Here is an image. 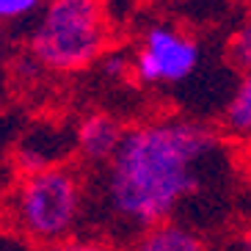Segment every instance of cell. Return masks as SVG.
I'll return each instance as SVG.
<instances>
[{"instance_id": "7c38bea8", "label": "cell", "mask_w": 251, "mask_h": 251, "mask_svg": "<svg viewBox=\"0 0 251 251\" xmlns=\"http://www.w3.org/2000/svg\"><path fill=\"white\" fill-rule=\"evenodd\" d=\"M229 251H251V226L246 229V232H240V235L232 240Z\"/></svg>"}, {"instance_id": "277c9868", "label": "cell", "mask_w": 251, "mask_h": 251, "mask_svg": "<svg viewBox=\"0 0 251 251\" xmlns=\"http://www.w3.org/2000/svg\"><path fill=\"white\" fill-rule=\"evenodd\" d=\"M201 50L191 36L169 25H152L133 55V75L141 83H179L196 72Z\"/></svg>"}, {"instance_id": "5b68a950", "label": "cell", "mask_w": 251, "mask_h": 251, "mask_svg": "<svg viewBox=\"0 0 251 251\" xmlns=\"http://www.w3.org/2000/svg\"><path fill=\"white\" fill-rule=\"evenodd\" d=\"M72 144L77 147V141H69L64 130L36 127V130L25 133V138L17 144L14 163L25 177L42 174V171H50V169H61V160L69 155Z\"/></svg>"}, {"instance_id": "9c48e42d", "label": "cell", "mask_w": 251, "mask_h": 251, "mask_svg": "<svg viewBox=\"0 0 251 251\" xmlns=\"http://www.w3.org/2000/svg\"><path fill=\"white\" fill-rule=\"evenodd\" d=\"M229 61L237 69L251 72V17L235 30V36L229 42Z\"/></svg>"}, {"instance_id": "3957f363", "label": "cell", "mask_w": 251, "mask_h": 251, "mask_svg": "<svg viewBox=\"0 0 251 251\" xmlns=\"http://www.w3.org/2000/svg\"><path fill=\"white\" fill-rule=\"evenodd\" d=\"M83 210L80 177L69 169H50L30 174L20 182L14 196V221L39 243H64Z\"/></svg>"}, {"instance_id": "4fadbf2b", "label": "cell", "mask_w": 251, "mask_h": 251, "mask_svg": "<svg viewBox=\"0 0 251 251\" xmlns=\"http://www.w3.org/2000/svg\"><path fill=\"white\" fill-rule=\"evenodd\" d=\"M45 251H80V243H69V240H64V243H55V246H47Z\"/></svg>"}, {"instance_id": "8fae6325", "label": "cell", "mask_w": 251, "mask_h": 251, "mask_svg": "<svg viewBox=\"0 0 251 251\" xmlns=\"http://www.w3.org/2000/svg\"><path fill=\"white\" fill-rule=\"evenodd\" d=\"M97 64H100V69H102L105 77H111V80L125 77V75L133 69V61L127 58L125 52H108V55H102Z\"/></svg>"}, {"instance_id": "52a82bcc", "label": "cell", "mask_w": 251, "mask_h": 251, "mask_svg": "<svg viewBox=\"0 0 251 251\" xmlns=\"http://www.w3.org/2000/svg\"><path fill=\"white\" fill-rule=\"evenodd\" d=\"M133 251H207V246L196 229L177 221H166L141 232Z\"/></svg>"}, {"instance_id": "7a4b0ae2", "label": "cell", "mask_w": 251, "mask_h": 251, "mask_svg": "<svg viewBox=\"0 0 251 251\" xmlns=\"http://www.w3.org/2000/svg\"><path fill=\"white\" fill-rule=\"evenodd\" d=\"M108 45L102 0H47L30 30V52L52 72H77L102 58Z\"/></svg>"}, {"instance_id": "6da1fadb", "label": "cell", "mask_w": 251, "mask_h": 251, "mask_svg": "<svg viewBox=\"0 0 251 251\" xmlns=\"http://www.w3.org/2000/svg\"><path fill=\"white\" fill-rule=\"evenodd\" d=\"M218 157V133L196 119H157L127 127L105 166L102 204L116 224L141 235L166 224L196 196Z\"/></svg>"}, {"instance_id": "8992f818", "label": "cell", "mask_w": 251, "mask_h": 251, "mask_svg": "<svg viewBox=\"0 0 251 251\" xmlns=\"http://www.w3.org/2000/svg\"><path fill=\"white\" fill-rule=\"evenodd\" d=\"M125 138V127L119 125L108 113H89L80 119V125L75 130V141H77V152L83 160L89 163H108L113 160L119 144Z\"/></svg>"}, {"instance_id": "30bf717a", "label": "cell", "mask_w": 251, "mask_h": 251, "mask_svg": "<svg viewBox=\"0 0 251 251\" xmlns=\"http://www.w3.org/2000/svg\"><path fill=\"white\" fill-rule=\"evenodd\" d=\"M42 3H45V0H0V20L17 23V20L33 14Z\"/></svg>"}, {"instance_id": "ba28073f", "label": "cell", "mask_w": 251, "mask_h": 251, "mask_svg": "<svg viewBox=\"0 0 251 251\" xmlns=\"http://www.w3.org/2000/svg\"><path fill=\"white\" fill-rule=\"evenodd\" d=\"M224 127L235 138H251V72H243L224 111Z\"/></svg>"}, {"instance_id": "9a60e30c", "label": "cell", "mask_w": 251, "mask_h": 251, "mask_svg": "<svg viewBox=\"0 0 251 251\" xmlns=\"http://www.w3.org/2000/svg\"><path fill=\"white\" fill-rule=\"evenodd\" d=\"M249 3H251V0H249Z\"/></svg>"}, {"instance_id": "5bb4252c", "label": "cell", "mask_w": 251, "mask_h": 251, "mask_svg": "<svg viewBox=\"0 0 251 251\" xmlns=\"http://www.w3.org/2000/svg\"><path fill=\"white\" fill-rule=\"evenodd\" d=\"M80 251H116V249L102 246V243H80Z\"/></svg>"}]
</instances>
